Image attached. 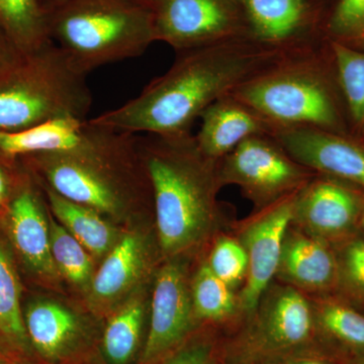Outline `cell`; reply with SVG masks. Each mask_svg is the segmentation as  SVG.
I'll use <instances>...</instances> for the list:
<instances>
[{
    "label": "cell",
    "instance_id": "obj_1",
    "mask_svg": "<svg viewBox=\"0 0 364 364\" xmlns=\"http://www.w3.org/2000/svg\"><path fill=\"white\" fill-rule=\"evenodd\" d=\"M251 38L177 53L168 70L126 104L90 119L130 135H181L210 105L282 56Z\"/></svg>",
    "mask_w": 364,
    "mask_h": 364
},
{
    "label": "cell",
    "instance_id": "obj_2",
    "mask_svg": "<svg viewBox=\"0 0 364 364\" xmlns=\"http://www.w3.org/2000/svg\"><path fill=\"white\" fill-rule=\"evenodd\" d=\"M136 136L160 246L169 257H178L202 244L219 223L218 161L200 152L191 133Z\"/></svg>",
    "mask_w": 364,
    "mask_h": 364
},
{
    "label": "cell",
    "instance_id": "obj_3",
    "mask_svg": "<svg viewBox=\"0 0 364 364\" xmlns=\"http://www.w3.org/2000/svg\"><path fill=\"white\" fill-rule=\"evenodd\" d=\"M273 128H304L349 135L348 114L328 41L282 55L231 93Z\"/></svg>",
    "mask_w": 364,
    "mask_h": 364
},
{
    "label": "cell",
    "instance_id": "obj_4",
    "mask_svg": "<svg viewBox=\"0 0 364 364\" xmlns=\"http://www.w3.org/2000/svg\"><path fill=\"white\" fill-rule=\"evenodd\" d=\"M44 178L46 188L102 215L119 217L148 178L136 136L93 124L75 149L25 156Z\"/></svg>",
    "mask_w": 364,
    "mask_h": 364
},
{
    "label": "cell",
    "instance_id": "obj_5",
    "mask_svg": "<svg viewBox=\"0 0 364 364\" xmlns=\"http://www.w3.org/2000/svg\"><path fill=\"white\" fill-rule=\"evenodd\" d=\"M50 36L86 76L156 42L152 9L135 0H63L50 11Z\"/></svg>",
    "mask_w": 364,
    "mask_h": 364
},
{
    "label": "cell",
    "instance_id": "obj_6",
    "mask_svg": "<svg viewBox=\"0 0 364 364\" xmlns=\"http://www.w3.org/2000/svg\"><path fill=\"white\" fill-rule=\"evenodd\" d=\"M85 79L54 43L23 56L0 77V132L25 131L63 117L86 119L92 95Z\"/></svg>",
    "mask_w": 364,
    "mask_h": 364
},
{
    "label": "cell",
    "instance_id": "obj_7",
    "mask_svg": "<svg viewBox=\"0 0 364 364\" xmlns=\"http://www.w3.org/2000/svg\"><path fill=\"white\" fill-rule=\"evenodd\" d=\"M220 186H236L257 210L306 186L315 172L296 162L270 135L251 136L217 162Z\"/></svg>",
    "mask_w": 364,
    "mask_h": 364
},
{
    "label": "cell",
    "instance_id": "obj_8",
    "mask_svg": "<svg viewBox=\"0 0 364 364\" xmlns=\"http://www.w3.org/2000/svg\"><path fill=\"white\" fill-rule=\"evenodd\" d=\"M151 9L156 41L177 53L250 38L237 0H156Z\"/></svg>",
    "mask_w": 364,
    "mask_h": 364
},
{
    "label": "cell",
    "instance_id": "obj_9",
    "mask_svg": "<svg viewBox=\"0 0 364 364\" xmlns=\"http://www.w3.org/2000/svg\"><path fill=\"white\" fill-rule=\"evenodd\" d=\"M316 334L311 301L294 287H268L244 338L242 353L253 360L282 355L298 349Z\"/></svg>",
    "mask_w": 364,
    "mask_h": 364
},
{
    "label": "cell",
    "instance_id": "obj_10",
    "mask_svg": "<svg viewBox=\"0 0 364 364\" xmlns=\"http://www.w3.org/2000/svg\"><path fill=\"white\" fill-rule=\"evenodd\" d=\"M363 207L364 189L317 173L294 193L291 225L334 247L359 233Z\"/></svg>",
    "mask_w": 364,
    "mask_h": 364
},
{
    "label": "cell",
    "instance_id": "obj_11",
    "mask_svg": "<svg viewBox=\"0 0 364 364\" xmlns=\"http://www.w3.org/2000/svg\"><path fill=\"white\" fill-rule=\"evenodd\" d=\"M196 320L188 269L178 257H171L155 279L149 331L140 364L160 363L178 349Z\"/></svg>",
    "mask_w": 364,
    "mask_h": 364
},
{
    "label": "cell",
    "instance_id": "obj_12",
    "mask_svg": "<svg viewBox=\"0 0 364 364\" xmlns=\"http://www.w3.org/2000/svg\"><path fill=\"white\" fill-rule=\"evenodd\" d=\"M294 196L257 210L241 228L238 240L248 257L245 284L238 296V311L252 316L279 267L282 244L293 219Z\"/></svg>",
    "mask_w": 364,
    "mask_h": 364
},
{
    "label": "cell",
    "instance_id": "obj_13",
    "mask_svg": "<svg viewBox=\"0 0 364 364\" xmlns=\"http://www.w3.org/2000/svg\"><path fill=\"white\" fill-rule=\"evenodd\" d=\"M251 39L282 54L324 44L317 37L318 9L312 0H237Z\"/></svg>",
    "mask_w": 364,
    "mask_h": 364
},
{
    "label": "cell",
    "instance_id": "obj_14",
    "mask_svg": "<svg viewBox=\"0 0 364 364\" xmlns=\"http://www.w3.org/2000/svg\"><path fill=\"white\" fill-rule=\"evenodd\" d=\"M273 138L291 157L313 172L364 189V142L318 129L277 128Z\"/></svg>",
    "mask_w": 364,
    "mask_h": 364
},
{
    "label": "cell",
    "instance_id": "obj_15",
    "mask_svg": "<svg viewBox=\"0 0 364 364\" xmlns=\"http://www.w3.org/2000/svg\"><path fill=\"white\" fill-rule=\"evenodd\" d=\"M25 325L33 350L51 364H66L82 358L91 335L81 318L52 301H33L26 309Z\"/></svg>",
    "mask_w": 364,
    "mask_h": 364
},
{
    "label": "cell",
    "instance_id": "obj_16",
    "mask_svg": "<svg viewBox=\"0 0 364 364\" xmlns=\"http://www.w3.org/2000/svg\"><path fill=\"white\" fill-rule=\"evenodd\" d=\"M275 277L303 294H334L338 280L336 253L329 244L289 226Z\"/></svg>",
    "mask_w": 364,
    "mask_h": 364
},
{
    "label": "cell",
    "instance_id": "obj_17",
    "mask_svg": "<svg viewBox=\"0 0 364 364\" xmlns=\"http://www.w3.org/2000/svg\"><path fill=\"white\" fill-rule=\"evenodd\" d=\"M195 135L200 152L219 161L251 136L272 135L274 128L252 107L233 95L220 98L203 112Z\"/></svg>",
    "mask_w": 364,
    "mask_h": 364
},
{
    "label": "cell",
    "instance_id": "obj_18",
    "mask_svg": "<svg viewBox=\"0 0 364 364\" xmlns=\"http://www.w3.org/2000/svg\"><path fill=\"white\" fill-rule=\"evenodd\" d=\"M9 225L14 247L26 264L45 279H57L60 274L53 261L50 225L30 188L20 189L9 203Z\"/></svg>",
    "mask_w": 364,
    "mask_h": 364
},
{
    "label": "cell",
    "instance_id": "obj_19",
    "mask_svg": "<svg viewBox=\"0 0 364 364\" xmlns=\"http://www.w3.org/2000/svg\"><path fill=\"white\" fill-rule=\"evenodd\" d=\"M147 262V247L141 235L119 238L93 275L88 289L91 303L105 308L123 298L142 279Z\"/></svg>",
    "mask_w": 364,
    "mask_h": 364
},
{
    "label": "cell",
    "instance_id": "obj_20",
    "mask_svg": "<svg viewBox=\"0 0 364 364\" xmlns=\"http://www.w3.org/2000/svg\"><path fill=\"white\" fill-rule=\"evenodd\" d=\"M316 333L340 364L364 358V314L334 294L313 296Z\"/></svg>",
    "mask_w": 364,
    "mask_h": 364
},
{
    "label": "cell",
    "instance_id": "obj_21",
    "mask_svg": "<svg viewBox=\"0 0 364 364\" xmlns=\"http://www.w3.org/2000/svg\"><path fill=\"white\" fill-rule=\"evenodd\" d=\"M0 30L23 56L53 43L45 0H0Z\"/></svg>",
    "mask_w": 364,
    "mask_h": 364
},
{
    "label": "cell",
    "instance_id": "obj_22",
    "mask_svg": "<svg viewBox=\"0 0 364 364\" xmlns=\"http://www.w3.org/2000/svg\"><path fill=\"white\" fill-rule=\"evenodd\" d=\"M53 215L93 256L107 255L119 241L116 229L105 221L102 214L85 205L72 203L51 189L46 188Z\"/></svg>",
    "mask_w": 364,
    "mask_h": 364
},
{
    "label": "cell",
    "instance_id": "obj_23",
    "mask_svg": "<svg viewBox=\"0 0 364 364\" xmlns=\"http://www.w3.org/2000/svg\"><path fill=\"white\" fill-rule=\"evenodd\" d=\"M145 299L135 294L109 318L100 352L107 364H131L142 343Z\"/></svg>",
    "mask_w": 364,
    "mask_h": 364
},
{
    "label": "cell",
    "instance_id": "obj_24",
    "mask_svg": "<svg viewBox=\"0 0 364 364\" xmlns=\"http://www.w3.org/2000/svg\"><path fill=\"white\" fill-rule=\"evenodd\" d=\"M350 123L364 127V51L339 41L327 40Z\"/></svg>",
    "mask_w": 364,
    "mask_h": 364
},
{
    "label": "cell",
    "instance_id": "obj_25",
    "mask_svg": "<svg viewBox=\"0 0 364 364\" xmlns=\"http://www.w3.org/2000/svg\"><path fill=\"white\" fill-rule=\"evenodd\" d=\"M21 287L11 258L0 245V334L9 346L32 352L21 309Z\"/></svg>",
    "mask_w": 364,
    "mask_h": 364
},
{
    "label": "cell",
    "instance_id": "obj_26",
    "mask_svg": "<svg viewBox=\"0 0 364 364\" xmlns=\"http://www.w3.org/2000/svg\"><path fill=\"white\" fill-rule=\"evenodd\" d=\"M50 239L53 261L59 274L82 291H88L95 275L91 254L50 215Z\"/></svg>",
    "mask_w": 364,
    "mask_h": 364
},
{
    "label": "cell",
    "instance_id": "obj_27",
    "mask_svg": "<svg viewBox=\"0 0 364 364\" xmlns=\"http://www.w3.org/2000/svg\"><path fill=\"white\" fill-rule=\"evenodd\" d=\"M191 299L198 320L223 321L238 311V296L203 263L191 280Z\"/></svg>",
    "mask_w": 364,
    "mask_h": 364
},
{
    "label": "cell",
    "instance_id": "obj_28",
    "mask_svg": "<svg viewBox=\"0 0 364 364\" xmlns=\"http://www.w3.org/2000/svg\"><path fill=\"white\" fill-rule=\"evenodd\" d=\"M333 249L338 262L334 296L364 314V236L354 235Z\"/></svg>",
    "mask_w": 364,
    "mask_h": 364
},
{
    "label": "cell",
    "instance_id": "obj_29",
    "mask_svg": "<svg viewBox=\"0 0 364 364\" xmlns=\"http://www.w3.org/2000/svg\"><path fill=\"white\" fill-rule=\"evenodd\" d=\"M207 263L210 270L232 289L239 286L247 275V254L238 239H219Z\"/></svg>",
    "mask_w": 364,
    "mask_h": 364
},
{
    "label": "cell",
    "instance_id": "obj_30",
    "mask_svg": "<svg viewBox=\"0 0 364 364\" xmlns=\"http://www.w3.org/2000/svg\"><path fill=\"white\" fill-rule=\"evenodd\" d=\"M326 39L354 44L364 40V0H339L325 26Z\"/></svg>",
    "mask_w": 364,
    "mask_h": 364
},
{
    "label": "cell",
    "instance_id": "obj_31",
    "mask_svg": "<svg viewBox=\"0 0 364 364\" xmlns=\"http://www.w3.org/2000/svg\"><path fill=\"white\" fill-rule=\"evenodd\" d=\"M160 363L161 364H215L212 346L205 342H196V343L181 346Z\"/></svg>",
    "mask_w": 364,
    "mask_h": 364
},
{
    "label": "cell",
    "instance_id": "obj_32",
    "mask_svg": "<svg viewBox=\"0 0 364 364\" xmlns=\"http://www.w3.org/2000/svg\"><path fill=\"white\" fill-rule=\"evenodd\" d=\"M23 57L0 30V77L16 65Z\"/></svg>",
    "mask_w": 364,
    "mask_h": 364
},
{
    "label": "cell",
    "instance_id": "obj_33",
    "mask_svg": "<svg viewBox=\"0 0 364 364\" xmlns=\"http://www.w3.org/2000/svg\"><path fill=\"white\" fill-rule=\"evenodd\" d=\"M287 364H333L330 361L324 359L310 358V359H294V360L287 361Z\"/></svg>",
    "mask_w": 364,
    "mask_h": 364
},
{
    "label": "cell",
    "instance_id": "obj_34",
    "mask_svg": "<svg viewBox=\"0 0 364 364\" xmlns=\"http://www.w3.org/2000/svg\"><path fill=\"white\" fill-rule=\"evenodd\" d=\"M7 193V181L4 171L0 168V203L4 202Z\"/></svg>",
    "mask_w": 364,
    "mask_h": 364
},
{
    "label": "cell",
    "instance_id": "obj_35",
    "mask_svg": "<svg viewBox=\"0 0 364 364\" xmlns=\"http://www.w3.org/2000/svg\"><path fill=\"white\" fill-rule=\"evenodd\" d=\"M9 360V358L6 355V348H4V343L0 342V364H4L7 363Z\"/></svg>",
    "mask_w": 364,
    "mask_h": 364
},
{
    "label": "cell",
    "instance_id": "obj_36",
    "mask_svg": "<svg viewBox=\"0 0 364 364\" xmlns=\"http://www.w3.org/2000/svg\"><path fill=\"white\" fill-rule=\"evenodd\" d=\"M359 233L364 236V207L363 213H361L360 221H359Z\"/></svg>",
    "mask_w": 364,
    "mask_h": 364
},
{
    "label": "cell",
    "instance_id": "obj_37",
    "mask_svg": "<svg viewBox=\"0 0 364 364\" xmlns=\"http://www.w3.org/2000/svg\"><path fill=\"white\" fill-rule=\"evenodd\" d=\"M46 4H47L48 7H49L50 11L55 6L60 4V2L63 1V0H45Z\"/></svg>",
    "mask_w": 364,
    "mask_h": 364
},
{
    "label": "cell",
    "instance_id": "obj_38",
    "mask_svg": "<svg viewBox=\"0 0 364 364\" xmlns=\"http://www.w3.org/2000/svg\"><path fill=\"white\" fill-rule=\"evenodd\" d=\"M88 364H107L104 359L100 358H91Z\"/></svg>",
    "mask_w": 364,
    "mask_h": 364
},
{
    "label": "cell",
    "instance_id": "obj_39",
    "mask_svg": "<svg viewBox=\"0 0 364 364\" xmlns=\"http://www.w3.org/2000/svg\"><path fill=\"white\" fill-rule=\"evenodd\" d=\"M135 1L140 2V4H144V6L152 7L156 0H135Z\"/></svg>",
    "mask_w": 364,
    "mask_h": 364
},
{
    "label": "cell",
    "instance_id": "obj_40",
    "mask_svg": "<svg viewBox=\"0 0 364 364\" xmlns=\"http://www.w3.org/2000/svg\"><path fill=\"white\" fill-rule=\"evenodd\" d=\"M344 364H364V358L352 359Z\"/></svg>",
    "mask_w": 364,
    "mask_h": 364
},
{
    "label": "cell",
    "instance_id": "obj_41",
    "mask_svg": "<svg viewBox=\"0 0 364 364\" xmlns=\"http://www.w3.org/2000/svg\"><path fill=\"white\" fill-rule=\"evenodd\" d=\"M4 364H23V363H16V361H7V363H4Z\"/></svg>",
    "mask_w": 364,
    "mask_h": 364
},
{
    "label": "cell",
    "instance_id": "obj_42",
    "mask_svg": "<svg viewBox=\"0 0 364 364\" xmlns=\"http://www.w3.org/2000/svg\"><path fill=\"white\" fill-rule=\"evenodd\" d=\"M361 131H363V136H364V127L363 128V130H361ZM363 142H364V138H363Z\"/></svg>",
    "mask_w": 364,
    "mask_h": 364
}]
</instances>
